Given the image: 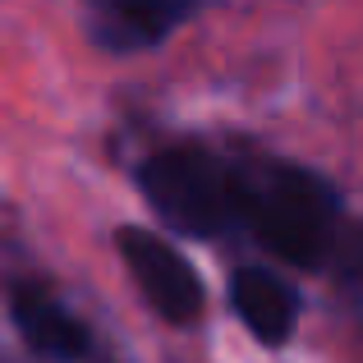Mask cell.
<instances>
[{"label":"cell","instance_id":"cell-4","mask_svg":"<svg viewBox=\"0 0 363 363\" xmlns=\"http://www.w3.org/2000/svg\"><path fill=\"white\" fill-rule=\"evenodd\" d=\"M92 33L111 51H143L189 18V0H88Z\"/></svg>","mask_w":363,"mask_h":363},{"label":"cell","instance_id":"cell-5","mask_svg":"<svg viewBox=\"0 0 363 363\" xmlns=\"http://www.w3.org/2000/svg\"><path fill=\"white\" fill-rule=\"evenodd\" d=\"M230 303L240 322L253 331L262 345H285L299 322V299L281 276L262 272V267H244L230 276Z\"/></svg>","mask_w":363,"mask_h":363},{"label":"cell","instance_id":"cell-2","mask_svg":"<svg viewBox=\"0 0 363 363\" xmlns=\"http://www.w3.org/2000/svg\"><path fill=\"white\" fill-rule=\"evenodd\" d=\"M138 184L179 235H221L235 221V175L203 147H170L143 161Z\"/></svg>","mask_w":363,"mask_h":363},{"label":"cell","instance_id":"cell-1","mask_svg":"<svg viewBox=\"0 0 363 363\" xmlns=\"http://www.w3.org/2000/svg\"><path fill=\"white\" fill-rule=\"evenodd\" d=\"M235 221H244L285 262L322 267L336 244L340 198L313 170L257 166L235 175Z\"/></svg>","mask_w":363,"mask_h":363},{"label":"cell","instance_id":"cell-3","mask_svg":"<svg viewBox=\"0 0 363 363\" xmlns=\"http://www.w3.org/2000/svg\"><path fill=\"white\" fill-rule=\"evenodd\" d=\"M116 244H120V257H124V267H129L133 285H138L143 299L166 322L189 327V322L203 313V281H198V272L179 257V248H170L166 240H157L152 230H138V225L120 230Z\"/></svg>","mask_w":363,"mask_h":363},{"label":"cell","instance_id":"cell-6","mask_svg":"<svg viewBox=\"0 0 363 363\" xmlns=\"http://www.w3.org/2000/svg\"><path fill=\"white\" fill-rule=\"evenodd\" d=\"M9 308H14L18 336H23L37 354H51V359H83L88 354V331H83V322L74 318L65 303H55L46 290L18 285V290L9 294Z\"/></svg>","mask_w":363,"mask_h":363}]
</instances>
